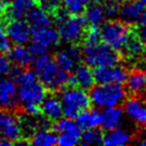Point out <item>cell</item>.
I'll list each match as a JSON object with an SVG mask.
<instances>
[{"label":"cell","instance_id":"obj_1","mask_svg":"<svg viewBox=\"0 0 146 146\" xmlns=\"http://www.w3.org/2000/svg\"><path fill=\"white\" fill-rule=\"evenodd\" d=\"M17 86L18 105L21 106L24 112L33 116L41 114L40 106L47 95V89L38 79L33 69L13 65L9 74Z\"/></svg>","mask_w":146,"mask_h":146},{"label":"cell","instance_id":"obj_2","mask_svg":"<svg viewBox=\"0 0 146 146\" xmlns=\"http://www.w3.org/2000/svg\"><path fill=\"white\" fill-rule=\"evenodd\" d=\"M33 70L38 79L50 91H60L67 85L69 74L61 69L48 53L33 58Z\"/></svg>","mask_w":146,"mask_h":146},{"label":"cell","instance_id":"obj_3","mask_svg":"<svg viewBox=\"0 0 146 146\" xmlns=\"http://www.w3.org/2000/svg\"><path fill=\"white\" fill-rule=\"evenodd\" d=\"M89 95L92 105L98 109H105L123 105L127 98V91L123 84L97 83L90 89Z\"/></svg>","mask_w":146,"mask_h":146},{"label":"cell","instance_id":"obj_4","mask_svg":"<svg viewBox=\"0 0 146 146\" xmlns=\"http://www.w3.org/2000/svg\"><path fill=\"white\" fill-rule=\"evenodd\" d=\"M60 102L63 116L75 118L78 114L91 108V99L86 90L79 86L66 85L60 90Z\"/></svg>","mask_w":146,"mask_h":146},{"label":"cell","instance_id":"obj_5","mask_svg":"<svg viewBox=\"0 0 146 146\" xmlns=\"http://www.w3.org/2000/svg\"><path fill=\"white\" fill-rule=\"evenodd\" d=\"M133 32L134 30L128 23L110 19L106 23L104 21V25L100 28V40L104 44L121 52Z\"/></svg>","mask_w":146,"mask_h":146},{"label":"cell","instance_id":"obj_6","mask_svg":"<svg viewBox=\"0 0 146 146\" xmlns=\"http://www.w3.org/2000/svg\"><path fill=\"white\" fill-rule=\"evenodd\" d=\"M82 60L91 67L110 66L118 64L121 61V54L118 51L112 49L104 43L91 45L82 48Z\"/></svg>","mask_w":146,"mask_h":146},{"label":"cell","instance_id":"obj_7","mask_svg":"<svg viewBox=\"0 0 146 146\" xmlns=\"http://www.w3.org/2000/svg\"><path fill=\"white\" fill-rule=\"evenodd\" d=\"M60 40L67 44H78L83 40L88 21L84 15H68L61 24L57 25Z\"/></svg>","mask_w":146,"mask_h":146},{"label":"cell","instance_id":"obj_8","mask_svg":"<svg viewBox=\"0 0 146 146\" xmlns=\"http://www.w3.org/2000/svg\"><path fill=\"white\" fill-rule=\"evenodd\" d=\"M119 16L128 24H146L145 5L140 0H122L119 4Z\"/></svg>","mask_w":146,"mask_h":146},{"label":"cell","instance_id":"obj_9","mask_svg":"<svg viewBox=\"0 0 146 146\" xmlns=\"http://www.w3.org/2000/svg\"><path fill=\"white\" fill-rule=\"evenodd\" d=\"M95 83H117L123 84L125 83L128 72L125 67L121 65H110V66H99L93 69Z\"/></svg>","mask_w":146,"mask_h":146},{"label":"cell","instance_id":"obj_10","mask_svg":"<svg viewBox=\"0 0 146 146\" xmlns=\"http://www.w3.org/2000/svg\"><path fill=\"white\" fill-rule=\"evenodd\" d=\"M53 60L66 73H73L76 66L82 61V49L77 44H69L68 47L58 51Z\"/></svg>","mask_w":146,"mask_h":146},{"label":"cell","instance_id":"obj_11","mask_svg":"<svg viewBox=\"0 0 146 146\" xmlns=\"http://www.w3.org/2000/svg\"><path fill=\"white\" fill-rule=\"evenodd\" d=\"M4 29L7 36L14 45H26L31 40V28L25 19L11 18Z\"/></svg>","mask_w":146,"mask_h":146},{"label":"cell","instance_id":"obj_12","mask_svg":"<svg viewBox=\"0 0 146 146\" xmlns=\"http://www.w3.org/2000/svg\"><path fill=\"white\" fill-rule=\"evenodd\" d=\"M124 112L137 125L146 127V99L141 96L126 98L124 102Z\"/></svg>","mask_w":146,"mask_h":146},{"label":"cell","instance_id":"obj_13","mask_svg":"<svg viewBox=\"0 0 146 146\" xmlns=\"http://www.w3.org/2000/svg\"><path fill=\"white\" fill-rule=\"evenodd\" d=\"M0 138L8 140L13 144L24 139L18 116L10 111H5L3 122L0 127Z\"/></svg>","mask_w":146,"mask_h":146},{"label":"cell","instance_id":"obj_14","mask_svg":"<svg viewBox=\"0 0 146 146\" xmlns=\"http://www.w3.org/2000/svg\"><path fill=\"white\" fill-rule=\"evenodd\" d=\"M17 107V84L12 79L0 80V109L11 111Z\"/></svg>","mask_w":146,"mask_h":146},{"label":"cell","instance_id":"obj_15","mask_svg":"<svg viewBox=\"0 0 146 146\" xmlns=\"http://www.w3.org/2000/svg\"><path fill=\"white\" fill-rule=\"evenodd\" d=\"M125 83L126 91L132 96H143L146 93V69H132L127 75Z\"/></svg>","mask_w":146,"mask_h":146},{"label":"cell","instance_id":"obj_16","mask_svg":"<svg viewBox=\"0 0 146 146\" xmlns=\"http://www.w3.org/2000/svg\"><path fill=\"white\" fill-rule=\"evenodd\" d=\"M31 40L32 42L43 45L48 50L58 46L61 41L58 30L50 26L44 28L31 29Z\"/></svg>","mask_w":146,"mask_h":146},{"label":"cell","instance_id":"obj_17","mask_svg":"<svg viewBox=\"0 0 146 146\" xmlns=\"http://www.w3.org/2000/svg\"><path fill=\"white\" fill-rule=\"evenodd\" d=\"M41 114L51 123L63 116L60 98L54 94H47L40 106Z\"/></svg>","mask_w":146,"mask_h":146},{"label":"cell","instance_id":"obj_18","mask_svg":"<svg viewBox=\"0 0 146 146\" xmlns=\"http://www.w3.org/2000/svg\"><path fill=\"white\" fill-rule=\"evenodd\" d=\"M124 110L118 107L105 108L100 111V128L105 131L115 129L121 126L124 118Z\"/></svg>","mask_w":146,"mask_h":146},{"label":"cell","instance_id":"obj_19","mask_svg":"<svg viewBox=\"0 0 146 146\" xmlns=\"http://www.w3.org/2000/svg\"><path fill=\"white\" fill-rule=\"evenodd\" d=\"M36 5H38L37 0H11L9 1L5 14L10 18L25 19L29 12Z\"/></svg>","mask_w":146,"mask_h":146},{"label":"cell","instance_id":"obj_20","mask_svg":"<svg viewBox=\"0 0 146 146\" xmlns=\"http://www.w3.org/2000/svg\"><path fill=\"white\" fill-rule=\"evenodd\" d=\"M27 23L30 26L31 29L44 28V27H49L52 24V17L51 14L47 12L45 9H43L40 5H36L29 12L27 15Z\"/></svg>","mask_w":146,"mask_h":146},{"label":"cell","instance_id":"obj_21","mask_svg":"<svg viewBox=\"0 0 146 146\" xmlns=\"http://www.w3.org/2000/svg\"><path fill=\"white\" fill-rule=\"evenodd\" d=\"M132 140L131 134L122 128H115L106 131L102 137V145L105 146H124L129 144Z\"/></svg>","mask_w":146,"mask_h":146},{"label":"cell","instance_id":"obj_22","mask_svg":"<svg viewBox=\"0 0 146 146\" xmlns=\"http://www.w3.org/2000/svg\"><path fill=\"white\" fill-rule=\"evenodd\" d=\"M7 52L13 64L21 67H28L33 61L32 54L25 45H14L13 47L11 46Z\"/></svg>","mask_w":146,"mask_h":146},{"label":"cell","instance_id":"obj_23","mask_svg":"<svg viewBox=\"0 0 146 146\" xmlns=\"http://www.w3.org/2000/svg\"><path fill=\"white\" fill-rule=\"evenodd\" d=\"M73 75L76 78L77 86L82 88L84 90H90L95 84V78H94V72L92 67L86 64H79L74 69Z\"/></svg>","mask_w":146,"mask_h":146},{"label":"cell","instance_id":"obj_24","mask_svg":"<svg viewBox=\"0 0 146 146\" xmlns=\"http://www.w3.org/2000/svg\"><path fill=\"white\" fill-rule=\"evenodd\" d=\"M75 121L79 125L80 129L85 130L90 128L100 127V111L97 109H86L75 117Z\"/></svg>","mask_w":146,"mask_h":146},{"label":"cell","instance_id":"obj_25","mask_svg":"<svg viewBox=\"0 0 146 146\" xmlns=\"http://www.w3.org/2000/svg\"><path fill=\"white\" fill-rule=\"evenodd\" d=\"M29 143L34 146H54L57 145V133L49 129H37L30 137Z\"/></svg>","mask_w":146,"mask_h":146},{"label":"cell","instance_id":"obj_26","mask_svg":"<svg viewBox=\"0 0 146 146\" xmlns=\"http://www.w3.org/2000/svg\"><path fill=\"white\" fill-rule=\"evenodd\" d=\"M144 51H145V46L143 45V43L135 34V32H133L121 52L127 59H138L142 56Z\"/></svg>","mask_w":146,"mask_h":146},{"label":"cell","instance_id":"obj_27","mask_svg":"<svg viewBox=\"0 0 146 146\" xmlns=\"http://www.w3.org/2000/svg\"><path fill=\"white\" fill-rule=\"evenodd\" d=\"M84 17L88 24L102 25L106 19L105 7L98 2H93L86 7L84 10Z\"/></svg>","mask_w":146,"mask_h":146},{"label":"cell","instance_id":"obj_28","mask_svg":"<svg viewBox=\"0 0 146 146\" xmlns=\"http://www.w3.org/2000/svg\"><path fill=\"white\" fill-rule=\"evenodd\" d=\"M104 133L98 128H90V129L81 130L80 134V144L84 146L100 145L102 144Z\"/></svg>","mask_w":146,"mask_h":146},{"label":"cell","instance_id":"obj_29","mask_svg":"<svg viewBox=\"0 0 146 146\" xmlns=\"http://www.w3.org/2000/svg\"><path fill=\"white\" fill-rule=\"evenodd\" d=\"M89 3L90 0H61L62 7L69 15L82 14Z\"/></svg>","mask_w":146,"mask_h":146},{"label":"cell","instance_id":"obj_30","mask_svg":"<svg viewBox=\"0 0 146 146\" xmlns=\"http://www.w3.org/2000/svg\"><path fill=\"white\" fill-rule=\"evenodd\" d=\"M81 130L60 132L57 134V145L60 146H75L80 142Z\"/></svg>","mask_w":146,"mask_h":146},{"label":"cell","instance_id":"obj_31","mask_svg":"<svg viewBox=\"0 0 146 146\" xmlns=\"http://www.w3.org/2000/svg\"><path fill=\"white\" fill-rule=\"evenodd\" d=\"M84 45L86 46H91V45H96L100 43V27L99 25H92L90 24L89 27L85 29L84 35H83V40Z\"/></svg>","mask_w":146,"mask_h":146},{"label":"cell","instance_id":"obj_32","mask_svg":"<svg viewBox=\"0 0 146 146\" xmlns=\"http://www.w3.org/2000/svg\"><path fill=\"white\" fill-rule=\"evenodd\" d=\"M106 18L115 19L119 16V3L118 1H109V3L105 7Z\"/></svg>","mask_w":146,"mask_h":146},{"label":"cell","instance_id":"obj_33","mask_svg":"<svg viewBox=\"0 0 146 146\" xmlns=\"http://www.w3.org/2000/svg\"><path fill=\"white\" fill-rule=\"evenodd\" d=\"M13 67V63L8 56L0 53V76H9Z\"/></svg>","mask_w":146,"mask_h":146},{"label":"cell","instance_id":"obj_34","mask_svg":"<svg viewBox=\"0 0 146 146\" xmlns=\"http://www.w3.org/2000/svg\"><path fill=\"white\" fill-rule=\"evenodd\" d=\"M11 44H12L11 41L7 36L5 29L2 26V24H0V53L7 52L11 47Z\"/></svg>","mask_w":146,"mask_h":146},{"label":"cell","instance_id":"obj_35","mask_svg":"<svg viewBox=\"0 0 146 146\" xmlns=\"http://www.w3.org/2000/svg\"><path fill=\"white\" fill-rule=\"evenodd\" d=\"M38 5L45 9L50 14L56 11L59 7H61V0H37Z\"/></svg>","mask_w":146,"mask_h":146},{"label":"cell","instance_id":"obj_36","mask_svg":"<svg viewBox=\"0 0 146 146\" xmlns=\"http://www.w3.org/2000/svg\"><path fill=\"white\" fill-rule=\"evenodd\" d=\"M28 49L33 58L38 57V56H42V54H45V53L48 52V49L46 47H44L43 45L38 44V43H35V42H32L31 44L29 45Z\"/></svg>","mask_w":146,"mask_h":146},{"label":"cell","instance_id":"obj_37","mask_svg":"<svg viewBox=\"0 0 146 146\" xmlns=\"http://www.w3.org/2000/svg\"><path fill=\"white\" fill-rule=\"evenodd\" d=\"M135 34L138 35V37L141 40V42L143 43V45L145 46L146 48V24L140 25L137 31H134Z\"/></svg>","mask_w":146,"mask_h":146},{"label":"cell","instance_id":"obj_38","mask_svg":"<svg viewBox=\"0 0 146 146\" xmlns=\"http://www.w3.org/2000/svg\"><path fill=\"white\" fill-rule=\"evenodd\" d=\"M140 58H141V60H140V64H141V66H142V68L146 69V52L145 51L143 52V54Z\"/></svg>","mask_w":146,"mask_h":146},{"label":"cell","instance_id":"obj_39","mask_svg":"<svg viewBox=\"0 0 146 146\" xmlns=\"http://www.w3.org/2000/svg\"><path fill=\"white\" fill-rule=\"evenodd\" d=\"M10 145H13V143H11L8 140H4V139L0 138V146H10Z\"/></svg>","mask_w":146,"mask_h":146},{"label":"cell","instance_id":"obj_40","mask_svg":"<svg viewBox=\"0 0 146 146\" xmlns=\"http://www.w3.org/2000/svg\"><path fill=\"white\" fill-rule=\"evenodd\" d=\"M5 111H7V110L0 109V127H1V124H2V122H3L4 115H5Z\"/></svg>","mask_w":146,"mask_h":146},{"label":"cell","instance_id":"obj_41","mask_svg":"<svg viewBox=\"0 0 146 146\" xmlns=\"http://www.w3.org/2000/svg\"><path fill=\"white\" fill-rule=\"evenodd\" d=\"M138 144L141 146H146V138H144L143 140H140L138 142Z\"/></svg>","mask_w":146,"mask_h":146},{"label":"cell","instance_id":"obj_42","mask_svg":"<svg viewBox=\"0 0 146 146\" xmlns=\"http://www.w3.org/2000/svg\"><path fill=\"white\" fill-rule=\"evenodd\" d=\"M90 1H92V2H98V3H100L102 0H90Z\"/></svg>","mask_w":146,"mask_h":146},{"label":"cell","instance_id":"obj_43","mask_svg":"<svg viewBox=\"0 0 146 146\" xmlns=\"http://www.w3.org/2000/svg\"><path fill=\"white\" fill-rule=\"evenodd\" d=\"M140 1H141V2H142V3L146 7V0H140Z\"/></svg>","mask_w":146,"mask_h":146},{"label":"cell","instance_id":"obj_44","mask_svg":"<svg viewBox=\"0 0 146 146\" xmlns=\"http://www.w3.org/2000/svg\"><path fill=\"white\" fill-rule=\"evenodd\" d=\"M109 1H121V0H109Z\"/></svg>","mask_w":146,"mask_h":146},{"label":"cell","instance_id":"obj_45","mask_svg":"<svg viewBox=\"0 0 146 146\" xmlns=\"http://www.w3.org/2000/svg\"><path fill=\"white\" fill-rule=\"evenodd\" d=\"M0 80H1V79H0Z\"/></svg>","mask_w":146,"mask_h":146}]
</instances>
